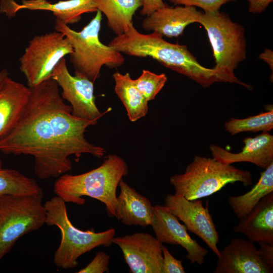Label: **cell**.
<instances>
[{
  "instance_id": "obj_1",
  "label": "cell",
  "mask_w": 273,
  "mask_h": 273,
  "mask_svg": "<svg viewBox=\"0 0 273 273\" xmlns=\"http://www.w3.org/2000/svg\"><path fill=\"white\" fill-rule=\"evenodd\" d=\"M30 90L17 124L0 140L1 152L32 156L35 174L41 179L58 178L71 170L70 156L76 161L83 154L99 158L104 156L105 149L85 137L87 128L98 120L73 116L55 80L51 77Z\"/></svg>"
},
{
  "instance_id": "obj_2",
  "label": "cell",
  "mask_w": 273,
  "mask_h": 273,
  "mask_svg": "<svg viewBox=\"0 0 273 273\" xmlns=\"http://www.w3.org/2000/svg\"><path fill=\"white\" fill-rule=\"evenodd\" d=\"M163 36L156 32L141 33L132 24L125 33L114 37L108 45L127 55L150 57L204 87L219 82L214 69L201 65L187 46L171 43Z\"/></svg>"
},
{
  "instance_id": "obj_3",
  "label": "cell",
  "mask_w": 273,
  "mask_h": 273,
  "mask_svg": "<svg viewBox=\"0 0 273 273\" xmlns=\"http://www.w3.org/2000/svg\"><path fill=\"white\" fill-rule=\"evenodd\" d=\"M128 173L127 164L122 157L109 155L100 166L88 172L60 175L54 184V192L65 202L77 205L85 203L83 196L97 199L105 205L110 216L115 217L117 188Z\"/></svg>"
},
{
  "instance_id": "obj_4",
  "label": "cell",
  "mask_w": 273,
  "mask_h": 273,
  "mask_svg": "<svg viewBox=\"0 0 273 273\" xmlns=\"http://www.w3.org/2000/svg\"><path fill=\"white\" fill-rule=\"evenodd\" d=\"M102 12L96 15L81 31H76L59 20H55V31L67 37L73 51L69 55L76 76L86 78L94 83L100 77L102 67L117 68L125 62L122 53L106 46L99 39Z\"/></svg>"
},
{
  "instance_id": "obj_5",
  "label": "cell",
  "mask_w": 273,
  "mask_h": 273,
  "mask_svg": "<svg viewBox=\"0 0 273 273\" xmlns=\"http://www.w3.org/2000/svg\"><path fill=\"white\" fill-rule=\"evenodd\" d=\"M199 23L206 30L211 45L215 65L212 68L220 82L236 83L252 89V86L240 81L234 70L247 57L245 29L233 21L228 14L218 11L201 12Z\"/></svg>"
},
{
  "instance_id": "obj_6",
  "label": "cell",
  "mask_w": 273,
  "mask_h": 273,
  "mask_svg": "<svg viewBox=\"0 0 273 273\" xmlns=\"http://www.w3.org/2000/svg\"><path fill=\"white\" fill-rule=\"evenodd\" d=\"M175 193L189 200L210 196L228 184L241 182L245 187L252 184L250 171L222 163L214 158L196 155L183 173L169 178Z\"/></svg>"
},
{
  "instance_id": "obj_7",
  "label": "cell",
  "mask_w": 273,
  "mask_h": 273,
  "mask_svg": "<svg viewBox=\"0 0 273 273\" xmlns=\"http://www.w3.org/2000/svg\"><path fill=\"white\" fill-rule=\"evenodd\" d=\"M46 224L56 226L61 232V239L56 249L53 261L56 266L63 269L73 268L78 265V258L83 254L100 246L109 247L115 237L113 228L102 232L90 230L82 231L70 221L66 202L56 196L44 204Z\"/></svg>"
},
{
  "instance_id": "obj_8",
  "label": "cell",
  "mask_w": 273,
  "mask_h": 273,
  "mask_svg": "<svg viewBox=\"0 0 273 273\" xmlns=\"http://www.w3.org/2000/svg\"><path fill=\"white\" fill-rule=\"evenodd\" d=\"M43 196V194L0 197V260L21 237L45 224Z\"/></svg>"
},
{
  "instance_id": "obj_9",
  "label": "cell",
  "mask_w": 273,
  "mask_h": 273,
  "mask_svg": "<svg viewBox=\"0 0 273 273\" xmlns=\"http://www.w3.org/2000/svg\"><path fill=\"white\" fill-rule=\"evenodd\" d=\"M72 51L69 39L60 32L35 36L19 58L20 69L28 86L33 87L51 78L59 61Z\"/></svg>"
},
{
  "instance_id": "obj_10",
  "label": "cell",
  "mask_w": 273,
  "mask_h": 273,
  "mask_svg": "<svg viewBox=\"0 0 273 273\" xmlns=\"http://www.w3.org/2000/svg\"><path fill=\"white\" fill-rule=\"evenodd\" d=\"M51 77L61 88L62 98L70 104L73 116L84 120H98L111 110L109 108L103 113L99 111L96 104L94 82L84 77L72 75L64 58L56 66Z\"/></svg>"
},
{
  "instance_id": "obj_11",
  "label": "cell",
  "mask_w": 273,
  "mask_h": 273,
  "mask_svg": "<svg viewBox=\"0 0 273 273\" xmlns=\"http://www.w3.org/2000/svg\"><path fill=\"white\" fill-rule=\"evenodd\" d=\"M164 201V206L185 223L188 231L199 237L218 257L219 235L208 205L204 207L201 200H189L175 193L168 194Z\"/></svg>"
},
{
  "instance_id": "obj_12",
  "label": "cell",
  "mask_w": 273,
  "mask_h": 273,
  "mask_svg": "<svg viewBox=\"0 0 273 273\" xmlns=\"http://www.w3.org/2000/svg\"><path fill=\"white\" fill-rule=\"evenodd\" d=\"M131 273H161L162 243L150 234L136 233L114 237Z\"/></svg>"
},
{
  "instance_id": "obj_13",
  "label": "cell",
  "mask_w": 273,
  "mask_h": 273,
  "mask_svg": "<svg viewBox=\"0 0 273 273\" xmlns=\"http://www.w3.org/2000/svg\"><path fill=\"white\" fill-rule=\"evenodd\" d=\"M150 225L156 239L161 243L180 245L187 251L186 257L192 264L203 263L208 250L190 237L186 225L181 224L165 206H154Z\"/></svg>"
},
{
  "instance_id": "obj_14",
  "label": "cell",
  "mask_w": 273,
  "mask_h": 273,
  "mask_svg": "<svg viewBox=\"0 0 273 273\" xmlns=\"http://www.w3.org/2000/svg\"><path fill=\"white\" fill-rule=\"evenodd\" d=\"M254 243L241 238L231 240L220 251L214 273H272Z\"/></svg>"
},
{
  "instance_id": "obj_15",
  "label": "cell",
  "mask_w": 273,
  "mask_h": 273,
  "mask_svg": "<svg viewBox=\"0 0 273 273\" xmlns=\"http://www.w3.org/2000/svg\"><path fill=\"white\" fill-rule=\"evenodd\" d=\"M241 152L232 153L216 145H211L210 150L213 158L228 164L246 162L266 169L273 163V136L262 132L254 137L245 138Z\"/></svg>"
},
{
  "instance_id": "obj_16",
  "label": "cell",
  "mask_w": 273,
  "mask_h": 273,
  "mask_svg": "<svg viewBox=\"0 0 273 273\" xmlns=\"http://www.w3.org/2000/svg\"><path fill=\"white\" fill-rule=\"evenodd\" d=\"M200 13L193 6H167L147 16L142 26L147 31L152 30L167 37H178L187 26L199 22Z\"/></svg>"
},
{
  "instance_id": "obj_17",
  "label": "cell",
  "mask_w": 273,
  "mask_h": 273,
  "mask_svg": "<svg viewBox=\"0 0 273 273\" xmlns=\"http://www.w3.org/2000/svg\"><path fill=\"white\" fill-rule=\"evenodd\" d=\"M233 231L254 242L273 245V192L263 197L247 215L239 219Z\"/></svg>"
},
{
  "instance_id": "obj_18",
  "label": "cell",
  "mask_w": 273,
  "mask_h": 273,
  "mask_svg": "<svg viewBox=\"0 0 273 273\" xmlns=\"http://www.w3.org/2000/svg\"><path fill=\"white\" fill-rule=\"evenodd\" d=\"M30 88L9 76L0 85V140L16 126L28 102Z\"/></svg>"
},
{
  "instance_id": "obj_19",
  "label": "cell",
  "mask_w": 273,
  "mask_h": 273,
  "mask_svg": "<svg viewBox=\"0 0 273 273\" xmlns=\"http://www.w3.org/2000/svg\"><path fill=\"white\" fill-rule=\"evenodd\" d=\"M120 192L117 197L115 217L127 225H150L153 207L150 201L136 192L122 178L119 183Z\"/></svg>"
},
{
  "instance_id": "obj_20",
  "label": "cell",
  "mask_w": 273,
  "mask_h": 273,
  "mask_svg": "<svg viewBox=\"0 0 273 273\" xmlns=\"http://www.w3.org/2000/svg\"><path fill=\"white\" fill-rule=\"evenodd\" d=\"M11 14L18 10H46L53 12L56 20L68 25L77 23L84 13L97 11L94 0H67L52 4L47 0H23L21 5L13 1Z\"/></svg>"
},
{
  "instance_id": "obj_21",
  "label": "cell",
  "mask_w": 273,
  "mask_h": 273,
  "mask_svg": "<svg viewBox=\"0 0 273 273\" xmlns=\"http://www.w3.org/2000/svg\"><path fill=\"white\" fill-rule=\"evenodd\" d=\"M97 10L107 18L108 26L117 35L133 24V16L143 5L142 0H94Z\"/></svg>"
},
{
  "instance_id": "obj_22",
  "label": "cell",
  "mask_w": 273,
  "mask_h": 273,
  "mask_svg": "<svg viewBox=\"0 0 273 273\" xmlns=\"http://www.w3.org/2000/svg\"><path fill=\"white\" fill-rule=\"evenodd\" d=\"M113 77L115 93L125 107L129 120L135 122L145 116L148 111V101L138 90L130 74L116 72Z\"/></svg>"
},
{
  "instance_id": "obj_23",
  "label": "cell",
  "mask_w": 273,
  "mask_h": 273,
  "mask_svg": "<svg viewBox=\"0 0 273 273\" xmlns=\"http://www.w3.org/2000/svg\"><path fill=\"white\" fill-rule=\"evenodd\" d=\"M273 192V163L263 172L257 183L248 192L231 196L228 203L238 218L248 214L265 196Z\"/></svg>"
},
{
  "instance_id": "obj_24",
  "label": "cell",
  "mask_w": 273,
  "mask_h": 273,
  "mask_svg": "<svg viewBox=\"0 0 273 273\" xmlns=\"http://www.w3.org/2000/svg\"><path fill=\"white\" fill-rule=\"evenodd\" d=\"M43 194L36 180L17 170L0 168V197L7 195Z\"/></svg>"
},
{
  "instance_id": "obj_25",
  "label": "cell",
  "mask_w": 273,
  "mask_h": 273,
  "mask_svg": "<svg viewBox=\"0 0 273 273\" xmlns=\"http://www.w3.org/2000/svg\"><path fill=\"white\" fill-rule=\"evenodd\" d=\"M224 128L232 135L243 132H268L273 128L272 106L265 112L246 118H232L225 123Z\"/></svg>"
},
{
  "instance_id": "obj_26",
  "label": "cell",
  "mask_w": 273,
  "mask_h": 273,
  "mask_svg": "<svg viewBox=\"0 0 273 273\" xmlns=\"http://www.w3.org/2000/svg\"><path fill=\"white\" fill-rule=\"evenodd\" d=\"M133 80L138 90L149 102L153 100L161 90L167 80V77L165 73L158 74L143 70L141 75Z\"/></svg>"
},
{
  "instance_id": "obj_27",
  "label": "cell",
  "mask_w": 273,
  "mask_h": 273,
  "mask_svg": "<svg viewBox=\"0 0 273 273\" xmlns=\"http://www.w3.org/2000/svg\"><path fill=\"white\" fill-rule=\"evenodd\" d=\"M174 5L198 7L205 13H213L219 11L221 7L229 2L237 0H168Z\"/></svg>"
},
{
  "instance_id": "obj_28",
  "label": "cell",
  "mask_w": 273,
  "mask_h": 273,
  "mask_svg": "<svg viewBox=\"0 0 273 273\" xmlns=\"http://www.w3.org/2000/svg\"><path fill=\"white\" fill-rule=\"evenodd\" d=\"M110 256L102 251L97 253L95 256L85 267L77 273H103L109 272V264Z\"/></svg>"
},
{
  "instance_id": "obj_29",
  "label": "cell",
  "mask_w": 273,
  "mask_h": 273,
  "mask_svg": "<svg viewBox=\"0 0 273 273\" xmlns=\"http://www.w3.org/2000/svg\"><path fill=\"white\" fill-rule=\"evenodd\" d=\"M163 260L161 273H185L183 259L178 260L174 257L164 245L162 246Z\"/></svg>"
},
{
  "instance_id": "obj_30",
  "label": "cell",
  "mask_w": 273,
  "mask_h": 273,
  "mask_svg": "<svg viewBox=\"0 0 273 273\" xmlns=\"http://www.w3.org/2000/svg\"><path fill=\"white\" fill-rule=\"evenodd\" d=\"M142 2L143 8L140 14L143 16H149L155 11L168 6L162 0H142Z\"/></svg>"
},
{
  "instance_id": "obj_31",
  "label": "cell",
  "mask_w": 273,
  "mask_h": 273,
  "mask_svg": "<svg viewBox=\"0 0 273 273\" xmlns=\"http://www.w3.org/2000/svg\"><path fill=\"white\" fill-rule=\"evenodd\" d=\"M258 251L264 262L270 267H273V245L263 242H258Z\"/></svg>"
},
{
  "instance_id": "obj_32",
  "label": "cell",
  "mask_w": 273,
  "mask_h": 273,
  "mask_svg": "<svg viewBox=\"0 0 273 273\" xmlns=\"http://www.w3.org/2000/svg\"><path fill=\"white\" fill-rule=\"evenodd\" d=\"M249 2L248 11L253 14H260L264 12L273 0H247Z\"/></svg>"
},
{
  "instance_id": "obj_33",
  "label": "cell",
  "mask_w": 273,
  "mask_h": 273,
  "mask_svg": "<svg viewBox=\"0 0 273 273\" xmlns=\"http://www.w3.org/2000/svg\"><path fill=\"white\" fill-rule=\"evenodd\" d=\"M259 58L263 60L267 63L270 69L271 70L272 73L273 71V52L271 50L268 49H265L264 51L261 53L259 56Z\"/></svg>"
},
{
  "instance_id": "obj_34",
  "label": "cell",
  "mask_w": 273,
  "mask_h": 273,
  "mask_svg": "<svg viewBox=\"0 0 273 273\" xmlns=\"http://www.w3.org/2000/svg\"><path fill=\"white\" fill-rule=\"evenodd\" d=\"M9 73L6 69H4L0 71V85L5 79V78L9 76Z\"/></svg>"
},
{
  "instance_id": "obj_35",
  "label": "cell",
  "mask_w": 273,
  "mask_h": 273,
  "mask_svg": "<svg viewBox=\"0 0 273 273\" xmlns=\"http://www.w3.org/2000/svg\"><path fill=\"white\" fill-rule=\"evenodd\" d=\"M3 166V163L2 160L0 159V168H2Z\"/></svg>"
}]
</instances>
